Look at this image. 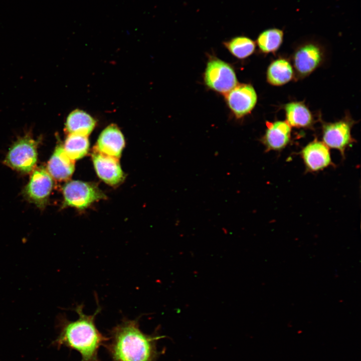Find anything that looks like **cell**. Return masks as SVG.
Returning <instances> with one entry per match:
<instances>
[{"instance_id":"cell-7","label":"cell","mask_w":361,"mask_h":361,"mask_svg":"<svg viewBox=\"0 0 361 361\" xmlns=\"http://www.w3.org/2000/svg\"><path fill=\"white\" fill-rule=\"evenodd\" d=\"M351 124L346 121L325 124L323 126V142L328 147L338 150L344 157L345 151L355 140L351 135Z\"/></svg>"},{"instance_id":"cell-15","label":"cell","mask_w":361,"mask_h":361,"mask_svg":"<svg viewBox=\"0 0 361 361\" xmlns=\"http://www.w3.org/2000/svg\"><path fill=\"white\" fill-rule=\"evenodd\" d=\"M96 122L93 117L86 112L75 110L67 118L65 131L69 134L88 136L92 131Z\"/></svg>"},{"instance_id":"cell-10","label":"cell","mask_w":361,"mask_h":361,"mask_svg":"<svg viewBox=\"0 0 361 361\" xmlns=\"http://www.w3.org/2000/svg\"><path fill=\"white\" fill-rule=\"evenodd\" d=\"M92 157L98 176L105 183L116 186L124 180L125 176L119 159L102 154L94 149Z\"/></svg>"},{"instance_id":"cell-18","label":"cell","mask_w":361,"mask_h":361,"mask_svg":"<svg viewBox=\"0 0 361 361\" xmlns=\"http://www.w3.org/2000/svg\"><path fill=\"white\" fill-rule=\"evenodd\" d=\"M89 147L87 136L69 134L65 139L63 148L67 155L75 161L84 157L87 153Z\"/></svg>"},{"instance_id":"cell-9","label":"cell","mask_w":361,"mask_h":361,"mask_svg":"<svg viewBox=\"0 0 361 361\" xmlns=\"http://www.w3.org/2000/svg\"><path fill=\"white\" fill-rule=\"evenodd\" d=\"M226 99L229 107L237 118H240L251 111L255 106L257 96L254 88L250 85H237L226 94Z\"/></svg>"},{"instance_id":"cell-19","label":"cell","mask_w":361,"mask_h":361,"mask_svg":"<svg viewBox=\"0 0 361 361\" xmlns=\"http://www.w3.org/2000/svg\"><path fill=\"white\" fill-rule=\"evenodd\" d=\"M283 38V31L276 28L267 29L262 32L257 38L260 49L264 53L275 51L280 46Z\"/></svg>"},{"instance_id":"cell-14","label":"cell","mask_w":361,"mask_h":361,"mask_svg":"<svg viewBox=\"0 0 361 361\" xmlns=\"http://www.w3.org/2000/svg\"><path fill=\"white\" fill-rule=\"evenodd\" d=\"M322 54L315 44H305L298 49L294 57V66L297 72L306 75L312 72L320 64Z\"/></svg>"},{"instance_id":"cell-12","label":"cell","mask_w":361,"mask_h":361,"mask_svg":"<svg viewBox=\"0 0 361 361\" xmlns=\"http://www.w3.org/2000/svg\"><path fill=\"white\" fill-rule=\"evenodd\" d=\"M124 145L125 140L122 133L116 125L111 124L102 131L94 149L119 159Z\"/></svg>"},{"instance_id":"cell-20","label":"cell","mask_w":361,"mask_h":361,"mask_svg":"<svg viewBox=\"0 0 361 361\" xmlns=\"http://www.w3.org/2000/svg\"><path fill=\"white\" fill-rule=\"evenodd\" d=\"M229 51L236 57L244 59L251 55L255 48V44L249 38L235 37L225 43Z\"/></svg>"},{"instance_id":"cell-16","label":"cell","mask_w":361,"mask_h":361,"mask_svg":"<svg viewBox=\"0 0 361 361\" xmlns=\"http://www.w3.org/2000/svg\"><path fill=\"white\" fill-rule=\"evenodd\" d=\"M287 122L292 126L300 128L309 126L312 115L308 108L300 102H291L285 107Z\"/></svg>"},{"instance_id":"cell-2","label":"cell","mask_w":361,"mask_h":361,"mask_svg":"<svg viewBox=\"0 0 361 361\" xmlns=\"http://www.w3.org/2000/svg\"><path fill=\"white\" fill-rule=\"evenodd\" d=\"M83 305H77L74 309L78 318L74 321L61 316L59 320V333L52 344L57 348L65 346L78 352L80 361H101L98 351L109 337L101 333L95 324V318L101 311L98 305L94 314L86 315L83 312Z\"/></svg>"},{"instance_id":"cell-5","label":"cell","mask_w":361,"mask_h":361,"mask_svg":"<svg viewBox=\"0 0 361 361\" xmlns=\"http://www.w3.org/2000/svg\"><path fill=\"white\" fill-rule=\"evenodd\" d=\"M206 84L211 89L222 93H228L237 85L233 68L226 62L218 59L210 60L204 77Z\"/></svg>"},{"instance_id":"cell-13","label":"cell","mask_w":361,"mask_h":361,"mask_svg":"<svg viewBox=\"0 0 361 361\" xmlns=\"http://www.w3.org/2000/svg\"><path fill=\"white\" fill-rule=\"evenodd\" d=\"M74 169V160L67 155L63 146L58 144L48 162V172L55 179L62 181L70 178Z\"/></svg>"},{"instance_id":"cell-6","label":"cell","mask_w":361,"mask_h":361,"mask_svg":"<svg viewBox=\"0 0 361 361\" xmlns=\"http://www.w3.org/2000/svg\"><path fill=\"white\" fill-rule=\"evenodd\" d=\"M53 186L52 178L43 167H39L33 172L30 180L24 190L27 200L40 209H44Z\"/></svg>"},{"instance_id":"cell-8","label":"cell","mask_w":361,"mask_h":361,"mask_svg":"<svg viewBox=\"0 0 361 361\" xmlns=\"http://www.w3.org/2000/svg\"><path fill=\"white\" fill-rule=\"evenodd\" d=\"M306 172H314L333 165L329 148L322 141L314 140L299 152Z\"/></svg>"},{"instance_id":"cell-3","label":"cell","mask_w":361,"mask_h":361,"mask_svg":"<svg viewBox=\"0 0 361 361\" xmlns=\"http://www.w3.org/2000/svg\"><path fill=\"white\" fill-rule=\"evenodd\" d=\"M38 142L27 135L17 140L9 149L5 163L23 173L31 172L37 161Z\"/></svg>"},{"instance_id":"cell-4","label":"cell","mask_w":361,"mask_h":361,"mask_svg":"<svg viewBox=\"0 0 361 361\" xmlns=\"http://www.w3.org/2000/svg\"><path fill=\"white\" fill-rule=\"evenodd\" d=\"M63 193L64 207L70 206L80 210L85 209L93 203L106 197L96 184L78 180L66 183L63 188Z\"/></svg>"},{"instance_id":"cell-17","label":"cell","mask_w":361,"mask_h":361,"mask_svg":"<svg viewBox=\"0 0 361 361\" xmlns=\"http://www.w3.org/2000/svg\"><path fill=\"white\" fill-rule=\"evenodd\" d=\"M293 69L290 64L285 59L273 61L267 71L269 82L274 85H281L289 82L293 76Z\"/></svg>"},{"instance_id":"cell-11","label":"cell","mask_w":361,"mask_h":361,"mask_svg":"<svg viewBox=\"0 0 361 361\" xmlns=\"http://www.w3.org/2000/svg\"><path fill=\"white\" fill-rule=\"evenodd\" d=\"M267 129L261 139L265 151H280L289 143L291 138V126L287 121H277L266 123Z\"/></svg>"},{"instance_id":"cell-1","label":"cell","mask_w":361,"mask_h":361,"mask_svg":"<svg viewBox=\"0 0 361 361\" xmlns=\"http://www.w3.org/2000/svg\"><path fill=\"white\" fill-rule=\"evenodd\" d=\"M139 319L123 317L119 324L108 330L109 339L104 346L111 361L157 360L160 354L157 342L164 336L142 332Z\"/></svg>"}]
</instances>
